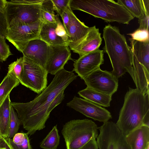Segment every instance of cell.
<instances>
[{"instance_id": "obj_1", "label": "cell", "mask_w": 149, "mask_h": 149, "mask_svg": "<svg viewBox=\"0 0 149 149\" xmlns=\"http://www.w3.org/2000/svg\"><path fill=\"white\" fill-rule=\"evenodd\" d=\"M54 75L48 86L32 100L25 103L11 102L28 134L32 135L45 128L51 112L64 99L65 90L77 76L73 70L64 68Z\"/></svg>"}, {"instance_id": "obj_2", "label": "cell", "mask_w": 149, "mask_h": 149, "mask_svg": "<svg viewBox=\"0 0 149 149\" xmlns=\"http://www.w3.org/2000/svg\"><path fill=\"white\" fill-rule=\"evenodd\" d=\"M126 136L141 126L149 127V94L129 87L116 123Z\"/></svg>"}, {"instance_id": "obj_3", "label": "cell", "mask_w": 149, "mask_h": 149, "mask_svg": "<svg viewBox=\"0 0 149 149\" xmlns=\"http://www.w3.org/2000/svg\"><path fill=\"white\" fill-rule=\"evenodd\" d=\"M103 37L105 44L103 52L110 59L113 69L111 73L118 79L128 72L134 82L130 47L124 35L117 27L108 24L103 29Z\"/></svg>"}, {"instance_id": "obj_4", "label": "cell", "mask_w": 149, "mask_h": 149, "mask_svg": "<svg viewBox=\"0 0 149 149\" xmlns=\"http://www.w3.org/2000/svg\"><path fill=\"white\" fill-rule=\"evenodd\" d=\"M71 10L90 14L106 22L128 24L134 17L123 5L113 0H70Z\"/></svg>"}, {"instance_id": "obj_5", "label": "cell", "mask_w": 149, "mask_h": 149, "mask_svg": "<svg viewBox=\"0 0 149 149\" xmlns=\"http://www.w3.org/2000/svg\"><path fill=\"white\" fill-rule=\"evenodd\" d=\"M44 0L7 1L4 10L8 28L43 19L42 4Z\"/></svg>"}, {"instance_id": "obj_6", "label": "cell", "mask_w": 149, "mask_h": 149, "mask_svg": "<svg viewBox=\"0 0 149 149\" xmlns=\"http://www.w3.org/2000/svg\"><path fill=\"white\" fill-rule=\"evenodd\" d=\"M98 127L91 120H73L65 123L61 131L67 149H79L98 135Z\"/></svg>"}, {"instance_id": "obj_7", "label": "cell", "mask_w": 149, "mask_h": 149, "mask_svg": "<svg viewBox=\"0 0 149 149\" xmlns=\"http://www.w3.org/2000/svg\"><path fill=\"white\" fill-rule=\"evenodd\" d=\"M23 67L20 83L38 94L47 87V75L46 69L23 56Z\"/></svg>"}, {"instance_id": "obj_8", "label": "cell", "mask_w": 149, "mask_h": 149, "mask_svg": "<svg viewBox=\"0 0 149 149\" xmlns=\"http://www.w3.org/2000/svg\"><path fill=\"white\" fill-rule=\"evenodd\" d=\"M43 21L40 20L33 23L9 27L6 38L22 53L29 41L39 38V33Z\"/></svg>"}, {"instance_id": "obj_9", "label": "cell", "mask_w": 149, "mask_h": 149, "mask_svg": "<svg viewBox=\"0 0 149 149\" xmlns=\"http://www.w3.org/2000/svg\"><path fill=\"white\" fill-rule=\"evenodd\" d=\"M83 79L87 87L104 94L112 96L118 89V78L111 72L103 70L100 68Z\"/></svg>"}, {"instance_id": "obj_10", "label": "cell", "mask_w": 149, "mask_h": 149, "mask_svg": "<svg viewBox=\"0 0 149 149\" xmlns=\"http://www.w3.org/2000/svg\"><path fill=\"white\" fill-rule=\"evenodd\" d=\"M66 105L86 116L103 123L112 118L109 111L101 106L74 96Z\"/></svg>"}, {"instance_id": "obj_11", "label": "cell", "mask_w": 149, "mask_h": 149, "mask_svg": "<svg viewBox=\"0 0 149 149\" xmlns=\"http://www.w3.org/2000/svg\"><path fill=\"white\" fill-rule=\"evenodd\" d=\"M134 72L144 73L149 69V41L140 42L130 38Z\"/></svg>"}, {"instance_id": "obj_12", "label": "cell", "mask_w": 149, "mask_h": 149, "mask_svg": "<svg viewBox=\"0 0 149 149\" xmlns=\"http://www.w3.org/2000/svg\"><path fill=\"white\" fill-rule=\"evenodd\" d=\"M103 50L97 49L74 61L73 71L82 79L104 63Z\"/></svg>"}, {"instance_id": "obj_13", "label": "cell", "mask_w": 149, "mask_h": 149, "mask_svg": "<svg viewBox=\"0 0 149 149\" xmlns=\"http://www.w3.org/2000/svg\"><path fill=\"white\" fill-rule=\"evenodd\" d=\"M49 56L45 69L48 73L55 75L64 68L69 60H73L68 46L49 45Z\"/></svg>"}, {"instance_id": "obj_14", "label": "cell", "mask_w": 149, "mask_h": 149, "mask_svg": "<svg viewBox=\"0 0 149 149\" xmlns=\"http://www.w3.org/2000/svg\"><path fill=\"white\" fill-rule=\"evenodd\" d=\"M102 38L99 29L95 26L90 27L86 36L79 41L68 45L70 49L81 57L97 49L101 44Z\"/></svg>"}, {"instance_id": "obj_15", "label": "cell", "mask_w": 149, "mask_h": 149, "mask_svg": "<svg viewBox=\"0 0 149 149\" xmlns=\"http://www.w3.org/2000/svg\"><path fill=\"white\" fill-rule=\"evenodd\" d=\"M49 51V45L39 38L29 41L22 53L23 56L45 68Z\"/></svg>"}, {"instance_id": "obj_16", "label": "cell", "mask_w": 149, "mask_h": 149, "mask_svg": "<svg viewBox=\"0 0 149 149\" xmlns=\"http://www.w3.org/2000/svg\"><path fill=\"white\" fill-rule=\"evenodd\" d=\"M100 133L96 138L99 149H117L120 131L116 124L111 121L103 123L98 127Z\"/></svg>"}, {"instance_id": "obj_17", "label": "cell", "mask_w": 149, "mask_h": 149, "mask_svg": "<svg viewBox=\"0 0 149 149\" xmlns=\"http://www.w3.org/2000/svg\"><path fill=\"white\" fill-rule=\"evenodd\" d=\"M125 138L131 149H146L149 146V127L141 126Z\"/></svg>"}, {"instance_id": "obj_18", "label": "cell", "mask_w": 149, "mask_h": 149, "mask_svg": "<svg viewBox=\"0 0 149 149\" xmlns=\"http://www.w3.org/2000/svg\"><path fill=\"white\" fill-rule=\"evenodd\" d=\"M90 28L80 21L72 11L69 25L66 30L68 38V45L82 39L88 33Z\"/></svg>"}, {"instance_id": "obj_19", "label": "cell", "mask_w": 149, "mask_h": 149, "mask_svg": "<svg viewBox=\"0 0 149 149\" xmlns=\"http://www.w3.org/2000/svg\"><path fill=\"white\" fill-rule=\"evenodd\" d=\"M56 22L50 23L43 21L39 33V38L49 45L68 46L67 42L56 33Z\"/></svg>"}, {"instance_id": "obj_20", "label": "cell", "mask_w": 149, "mask_h": 149, "mask_svg": "<svg viewBox=\"0 0 149 149\" xmlns=\"http://www.w3.org/2000/svg\"><path fill=\"white\" fill-rule=\"evenodd\" d=\"M78 94L84 99L100 106H110L112 96L95 91L88 87L79 91Z\"/></svg>"}, {"instance_id": "obj_21", "label": "cell", "mask_w": 149, "mask_h": 149, "mask_svg": "<svg viewBox=\"0 0 149 149\" xmlns=\"http://www.w3.org/2000/svg\"><path fill=\"white\" fill-rule=\"evenodd\" d=\"M11 102L9 95L0 107V128L2 136L5 139L9 134Z\"/></svg>"}, {"instance_id": "obj_22", "label": "cell", "mask_w": 149, "mask_h": 149, "mask_svg": "<svg viewBox=\"0 0 149 149\" xmlns=\"http://www.w3.org/2000/svg\"><path fill=\"white\" fill-rule=\"evenodd\" d=\"M19 84L18 80L13 74L7 73L0 84V107L13 89Z\"/></svg>"}, {"instance_id": "obj_23", "label": "cell", "mask_w": 149, "mask_h": 149, "mask_svg": "<svg viewBox=\"0 0 149 149\" xmlns=\"http://www.w3.org/2000/svg\"><path fill=\"white\" fill-rule=\"evenodd\" d=\"M117 2L125 7L134 17L139 19L144 14L142 0H118Z\"/></svg>"}, {"instance_id": "obj_24", "label": "cell", "mask_w": 149, "mask_h": 149, "mask_svg": "<svg viewBox=\"0 0 149 149\" xmlns=\"http://www.w3.org/2000/svg\"><path fill=\"white\" fill-rule=\"evenodd\" d=\"M60 136L57 125L54 126L40 143V147L43 149H56L59 143Z\"/></svg>"}, {"instance_id": "obj_25", "label": "cell", "mask_w": 149, "mask_h": 149, "mask_svg": "<svg viewBox=\"0 0 149 149\" xmlns=\"http://www.w3.org/2000/svg\"><path fill=\"white\" fill-rule=\"evenodd\" d=\"M51 0H44L42 4L41 15L43 20L50 23L56 22Z\"/></svg>"}, {"instance_id": "obj_26", "label": "cell", "mask_w": 149, "mask_h": 149, "mask_svg": "<svg viewBox=\"0 0 149 149\" xmlns=\"http://www.w3.org/2000/svg\"><path fill=\"white\" fill-rule=\"evenodd\" d=\"M21 124L17 113L11 105L9 134L7 139H12L13 138L15 135L17 133Z\"/></svg>"}, {"instance_id": "obj_27", "label": "cell", "mask_w": 149, "mask_h": 149, "mask_svg": "<svg viewBox=\"0 0 149 149\" xmlns=\"http://www.w3.org/2000/svg\"><path fill=\"white\" fill-rule=\"evenodd\" d=\"M23 58L20 57L8 65V73L13 74L18 80L20 79L23 67Z\"/></svg>"}, {"instance_id": "obj_28", "label": "cell", "mask_w": 149, "mask_h": 149, "mask_svg": "<svg viewBox=\"0 0 149 149\" xmlns=\"http://www.w3.org/2000/svg\"><path fill=\"white\" fill-rule=\"evenodd\" d=\"M5 38L0 36V62L5 61L12 55L9 45L6 43Z\"/></svg>"}, {"instance_id": "obj_29", "label": "cell", "mask_w": 149, "mask_h": 149, "mask_svg": "<svg viewBox=\"0 0 149 149\" xmlns=\"http://www.w3.org/2000/svg\"><path fill=\"white\" fill-rule=\"evenodd\" d=\"M143 6L144 13L141 17L138 19L139 24L138 28L149 31V3L145 2L143 3Z\"/></svg>"}, {"instance_id": "obj_30", "label": "cell", "mask_w": 149, "mask_h": 149, "mask_svg": "<svg viewBox=\"0 0 149 149\" xmlns=\"http://www.w3.org/2000/svg\"><path fill=\"white\" fill-rule=\"evenodd\" d=\"M130 36L132 39L140 42L149 41V31L138 28L134 32L127 34Z\"/></svg>"}, {"instance_id": "obj_31", "label": "cell", "mask_w": 149, "mask_h": 149, "mask_svg": "<svg viewBox=\"0 0 149 149\" xmlns=\"http://www.w3.org/2000/svg\"><path fill=\"white\" fill-rule=\"evenodd\" d=\"M55 17L57 23V26L55 30L56 33L58 36L61 38L64 41L68 44V36L63 24L59 19V15L57 14L55 15Z\"/></svg>"}, {"instance_id": "obj_32", "label": "cell", "mask_w": 149, "mask_h": 149, "mask_svg": "<svg viewBox=\"0 0 149 149\" xmlns=\"http://www.w3.org/2000/svg\"><path fill=\"white\" fill-rule=\"evenodd\" d=\"M70 0H51L53 9L56 10L60 16L65 9L70 6Z\"/></svg>"}, {"instance_id": "obj_33", "label": "cell", "mask_w": 149, "mask_h": 149, "mask_svg": "<svg viewBox=\"0 0 149 149\" xmlns=\"http://www.w3.org/2000/svg\"><path fill=\"white\" fill-rule=\"evenodd\" d=\"M24 140L21 145L16 144L13 142L12 139H8L13 149H32L28 136L29 134L27 132L24 133Z\"/></svg>"}, {"instance_id": "obj_34", "label": "cell", "mask_w": 149, "mask_h": 149, "mask_svg": "<svg viewBox=\"0 0 149 149\" xmlns=\"http://www.w3.org/2000/svg\"><path fill=\"white\" fill-rule=\"evenodd\" d=\"M8 29L4 11L0 10V36L5 38Z\"/></svg>"}, {"instance_id": "obj_35", "label": "cell", "mask_w": 149, "mask_h": 149, "mask_svg": "<svg viewBox=\"0 0 149 149\" xmlns=\"http://www.w3.org/2000/svg\"><path fill=\"white\" fill-rule=\"evenodd\" d=\"M72 11L70 5L65 9L60 16L65 30L67 29L69 25L70 20L71 14Z\"/></svg>"}, {"instance_id": "obj_36", "label": "cell", "mask_w": 149, "mask_h": 149, "mask_svg": "<svg viewBox=\"0 0 149 149\" xmlns=\"http://www.w3.org/2000/svg\"><path fill=\"white\" fill-rule=\"evenodd\" d=\"M117 149H131L127 143L125 136L120 132L117 142Z\"/></svg>"}, {"instance_id": "obj_37", "label": "cell", "mask_w": 149, "mask_h": 149, "mask_svg": "<svg viewBox=\"0 0 149 149\" xmlns=\"http://www.w3.org/2000/svg\"><path fill=\"white\" fill-rule=\"evenodd\" d=\"M24 139V133H17L15 135L12 140L15 144L19 145L23 143Z\"/></svg>"}, {"instance_id": "obj_38", "label": "cell", "mask_w": 149, "mask_h": 149, "mask_svg": "<svg viewBox=\"0 0 149 149\" xmlns=\"http://www.w3.org/2000/svg\"><path fill=\"white\" fill-rule=\"evenodd\" d=\"M79 149H98L96 139H91Z\"/></svg>"}, {"instance_id": "obj_39", "label": "cell", "mask_w": 149, "mask_h": 149, "mask_svg": "<svg viewBox=\"0 0 149 149\" xmlns=\"http://www.w3.org/2000/svg\"><path fill=\"white\" fill-rule=\"evenodd\" d=\"M7 1L0 0V10L4 11Z\"/></svg>"}, {"instance_id": "obj_40", "label": "cell", "mask_w": 149, "mask_h": 149, "mask_svg": "<svg viewBox=\"0 0 149 149\" xmlns=\"http://www.w3.org/2000/svg\"><path fill=\"white\" fill-rule=\"evenodd\" d=\"M0 149H7V146L3 137L2 141L0 142Z\"/></svg>"}, {"instance_id": "obj_41", "label": "cell", "mask_w": 149, "mask_h": 149, "mask_svg": "<svg viewBox=\"0 0 149 149\" xmlns=\"http://www.w3.org/2000/svg\"><path fill=\"white\" fill-rule=\"evenodd\" d=\"M5 139V141L6 143L8 145V146L9 147V148H10V149H13V148H12V147L10 143V142L9 141L8 139Z\"/></svg>"}, {"instance_id": "obj_42", "label": "cell", "mask_w": 149, "mask_h": 149, "mask_svg": "<svg viewBox=\"0 0 149 149\" xmlns=\"http://www.w3.org/2000/svg\"><path fill=\"white\" fill-rule=\"evenodd\" d=\"M2 137L1 135V129L0 128V142H1L2 140Z\"/></svg>"}, {"instance_id": "obj_43", "label": "cell", "mask_w": 149, "mask_h": 149, "mask_svg": "<svg viewBox=\"0 0 149 149\" xmlns=\"http://www.w3.org/2000/svg\"><path fill=\"white\" fill-rule=\"evenodd\" d=\"M3 140H4V141H5V143H6V146L7 148V149H10V148H9V147L8 146V145L6 143V142L5 141V139L3 138Z\"/></svg>"}, {"instance_id": "obj_44", "label": "cell", "mask_w": 149, "mask_h": 149, "mask_svg": "<svg viewBox=\"0 0 149 149\" xmlns=\"http://www.w3.org/2000/svg\"><path fill=\"white\" fill-rule=\"evenodd\" d=\"M146 149H149V146H148L146 148Z\"/></svg>"}, {"instance_id": "obj_45", "label": "cell", "mask_w": 149, "mask_h": 149, "mask_svg": "<svg viewBox=\"0 0 149 149\" xmlns=\"http://www.w3.org/2000/svg\"></svg>"}]
</instances>
